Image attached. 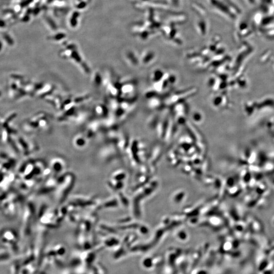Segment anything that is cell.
Instances as JSON below:
<instances>
[{
  "label": "cell",
  "mask_w": 274,
  "mask_h": 274,
  "mask_svg": "<svg viewBox=\"0 0 274 274\" xmlns=\"http://www.w3.org/2000/svg\"><path fill=\"white\" fill-rule=\"evenodd\" d=\"M11 274H19V270L20 267L18 261L14 262L13 265L11 267Z\"/></svg>",
  "instance_id": "obj_1"
},
{
  "label": "cell",
  "mask_w": 274,
  "mask_h": 274,
  "mask_svg": "<svg viewBox=\"0 0 274 274\" xmlns=\"http://www.w3.org/2000/svg\"><path fill=\"white\" fill-rule=\"evenodd\" d=\"M10 256L9 254L7 253H0V264H4L9 261Z\"/></svg>",
  "instance_id": "obj_2"
},
{
  "label": "cell",
  "mask_w": 274,
  "mask_h": 274,
  "mask_svg": "<svg viewBox=\"0 0 274 274\" xmlns=\"http://www.w3.org/2000/svg\"><path fill=\"white\" fill-rule=\"evenodd\" d=\"M270 182L271 183L272 185L273 186V187L274 188V175H273V176H271V177H270Z\"/></svg>",
  "instance_id": "obj_3"
}]
</instances>
